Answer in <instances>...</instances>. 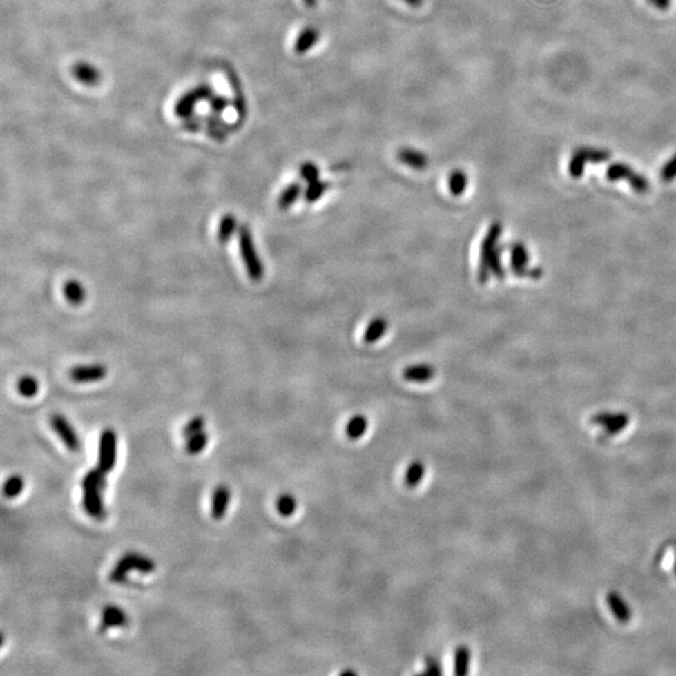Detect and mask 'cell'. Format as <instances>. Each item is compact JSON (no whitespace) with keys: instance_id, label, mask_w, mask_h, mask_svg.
<instances>
[{"instance_id":"obj_20","label":"cell","mask_w":676,"mask_h":676,"mask_svg":"<svg viewBox=\"0 0 676 676\" xmlns=\"http://www.w3.org/2000/svg\"><path fill=\"white\" fill-rule=\"evenodd\" d=\"M387 328H389V322L386 318L376 317L375 320L369 322V326L366 328L365 335H363V341L365 343H369V345L375 343L385 336Z\"/></svg>"},{"instance_id":"obj_42","label":"cell","mask_w":676,"mask_h":676,"mask_svg":"<svg viewBox=\"0 0 676 676\" xmlns=\"http://www.w3.org/2000/svg\"><path fill=\"white\" fill-rule=\"evenodd\" d=\"M670 3H671V0H655L654 6L660 10H666L670 7Z\"/></svg>"},{"instance_id":"obj_32","label":"cell","mask_w":676,"mask_h":676,"mask_svg":"<svg viewBox=\"0 0 676 676\" xmlns=\"http://www.w3.org/2000/svg\"><path fill=\"white\" fill-rule=\"evenodd\" d=\"M24 490V480L19 475L10 476L3 486V494L8 499H15L21 495Z\"/></svg>"},{"instance_id":"obj_25","label":"cell","mask_w":676,"mask_h":676,"mask_svg":"<svg viewBox=\"0 0 676 676\" xmlns=\"http://www.w3.org/2000/svg\"><path fill=\"white\" fill-rule=\"evenodd\" d=\"M367 427H369V421H367V418L365 416H354L347 422L346 435L351 440H358V438H361L362 436L365 435V432L367 431Z\"/></svg>"},{"instance_id":"obj_45","label":"cell","mask_w":676,"mask_h":676,"mask_svg":"<svg viewBox=\"0 0 676 676\" xmlns=\"http://www.w3.org/2000/svg\"><path fill=\"white\" fill-rule=\"evenodd\" d=\"M674 572H675V575H676V549H675V560H674Z\"/></svg>"},{"instance_id":"obj_36","label":"cell","mask_w":676,"mask_h":676,"mask_svg":"<svg viewBox=\"0 0 676 676\" xmlns=\"http://www.w3.org/2000/svg\"><path fill=\"white\" fill-rule=\"evenodd\" d=\"M579 152L583 154V158L586 161L595 162V163H599V162L608 161L610 158L609 152L603 151V149H596V148H579Z\"/></svg>"},{"instance_id":"obj_31","label":"cell","mask_w":676,"mask_h":676,"mask_svg":"<svg viewBox=\"0 0 676 676\" xmlns=\"http://www.w3.org/2000/svg\"><path fill=\"white\" fill-rule=\"evenodd\" d=\"M208 442V435L204 431H201L195 435L188 437L186 442V451L189 455H198L206 449Z\"/></svg>"},{"instance_id":"obj_4","label":"cell","mask_w":676,"mask_h":676,"mask_svg":"<svg viewBox=\"0 0 676 676\" xmlns=\"http://www.w3.org/2000/svg\"><path fill=\"white\" fill-rule=\"evenodd\" d=\"M212 95H213V89L207 83H203V84H200L193 89L188 90L187 93L183 94L175 103V115L178 118L186 119L189 115L193 114L195 104L198 102L208 101Z\"/></svg>"},{"instance_id":"obj_24","label":"cell","mask_w":676,"mask_h":676,"mask_svg":"<svg viewBox=\"0 0 676 676\" xmlns=\"http://www.w3.org/2000/svg\"><path fill=\"white\" fill-rule=\"evenodd\" d=\"M237 218L232 213H227L222 218L217 231V238L221 243H227L237 231Z\"/></svg>"},{"instance_id":"obj_35","label":"cell","mask_w":676,"mask_h":676,"mask_svg":"<svg viewBox=\"0 0 676 676\" xmlns=\"http://www.w3.org/2000/svg\"><path fill=\"white\" fill-rule=\"evenodd\" d=\"M300 177L307 183L320 180V169L313 162H305L300 167Z\"/></svg>"},{"instance_id":"obj_34","label":"cell","mask_w":676,"mask_h":676,"mask_svg":"<svg viewBox=\"0 0 676 676\" xmlns=\"http://www.w3.org/2000/svg\"><path fill=\"white\" fill-rule=\"evenodd\" d=\"M204 425H206V418L203 416H195L186 423V426L182 429V435L188 438V437L203 431Z\"/></svg>"},{"instance_id":"obj_39","label":"cell","mask_w":676,"mask_h":676,"mask_svg":"<svg viewBox=\"0 0 676 676\" xmlns=\"http://www.w3.org/2000/svg\"><path fill=\"white\" fill-rule=\"evenodd\" d=\"M208 103H209V107L212 109V112L217 114L223 113L229 107V101L227 98L223 95H217V94H213L208 99Z\"/></svg>"},{"instance_id":"obj_22","label":"cell","mask_w":676,"mask_h":676,"mask_svg":"<svg viewBox=\"0 0 676 676\" xmlns=\"http://www.w3.org/2000/svg\"><path fill=\"white\" fill-rule=\"evenodd\" d=\"M529 262V253L523 244H514L511 248V267L516 275L523 276L526 272Z\"/></svg>"},{"instance_id":"obj_44","label":"cell","mask_w":676,"mask_h":676,"mask_svg":"<svg viewBox=\"0 0 676 676\" xmlns=\"http://www.w3.org/2000/svg\"><path fill=\"white\" fill-rule=\"evenodd\" d=\"M303 3L306 4V7L315 8L316 4H317V0H303Z\"/></svg>"},{"instance_id":"obj_27","label":"cell","mask_w":676,"mask_h":676,"mask_svg":"<svg viewBox=\"0 0 676 676\" xmlns=\"http://www.w3.org/2000/svg\"><path fill=\"white\" fill-rule=\"evenodd\" d=\"M471 650L466 645L458 646L455 653V674L466 675L469 674Z\"/></svg>"},{"instance_id":"obj_19","label":"cell","mask_w":676,"mask_h":676,"mask_svg":"<svg viewBox=\"0 0 676 676\" xmlns=\"http://www.w3.org/2000/svg\"><path fill=\"white\" fill-rule=\"evenodd\" d=\"M123 557L126 559V561H127L132 571L135 570V571H139L142 574H152L154 570H155V563H154L153 560L149 559L147 556L141 555L138 552L131 551V552L124 554Z\"/></svg>"},{"instance_id":"obj_41","label":"cell","mask_w":676,"mask_h":676,"mask_svg":"<svg viewBox=\"0 0 676 676\" xmlns=\"http://www.w3.org/2000/svg\"><path fill=\"white\" fill-rule=\"evenodd\" d=\"M425 665H426V673L427 674H436V675L442 674L441 664L436 659L435 656H429L426 659V664Z\"/></svg>"},{"instance_id":"obj_33","label":"cell","mask_w":676,"mask_h":676,"mask_svg":"<svg viewBox=\"0 0 676 676\" xmlns=\"http://www.w3.org/2000/svg\"><path fill=\"white\" fill-rule=\"evenodd\" d=\"M276 509L280 515L283 517H289L295 514L297 509V501L295 497L289 494H283L277 499L276 502Z\"/></svg>"},{"instance_id":"obj_43","label":"cell","mask_w":676,"mask_h":676,"mask_svg":"<svg viewBox=\"0 0 676 676\" xmlns=\"http://www.w3.org/2000/svg\"><path fill=\"white\" fill-rule=\"evenodd\" d=\"M402 1H405L409 7L414 8L420 7L422 3H423V0H402Z\"/></svg>"},{"instance_id":"obj_3","label":"cell","mask_w":676,"mask_h":676,"mask_svg":"<svg viewBox=\"0 0 676 676\" xmlns=\"http://www.w3.org/2000/svg\"><path fill=\"white\" fill-rule=\"evenodd\" d=\"M502 233V227L500 223H494L489 228L487 233L485 235L481 243V252H480V264H479V281L481 283H486L489 281L491 271L490 264L497 251V243L500 240Z\"/></svg>"},{"instance_id":"obj_15","label":"cell","mask_w":676,"mask_h":676,"mask_svg":"<svg viewBox=\"0 0 676 676\" xmlns=\"http://www.w3.org/2000/svg\"><path fill=\"white\" fill-rule=\"evenodd\" d=\"M229 501H231V491L226 485H220L213 491L212 505H211V515L215 520L220 521L224 517Z\"/></svg>"},{"instance_id":"obj_14","label":"cell","mask_w":676,"mask_h":676,"mask_svg":"<svg viewBox=\"0 0 676 676\" xmlns=\"http://www.w3.org/2000/svg\"><path fill=\"white\" fill-rule=\"evenodd\" d=\"M606 603L617 621L629 623L632 617V610L630 609L629 603L625 601L623 596L616 591H609L606 595Z\"/></svg>"},{"instance_id":"obj_16","label":"cell","mask_w":676,"mask_h":676,"mask_svg":"<svg viewBox=\"0 0 676 676\" xmlns=\"http://www.w3.org/2000/svg\"><path fill=\"white\" fill-rule=\"evenodd\" d=\"M72 73L77 81H81V84L88 87H93L101 81L99 70L94 67L93 64H89L87 61L75 63Z\"/></svg>"},{"instance_id":"obj_9","label":"cell","mask_w":676,"mask_h":676,"mask_svg":"<svg viewBox=\"0 0 676 676\" xmlns=\"http://www.w3.org/2000/svg\"><path fill=\"white\" fill-rule=\"evenodd\" d=\"M226 74H227L228 81H229L231 88L233 90V94H235L233 106H235V112H237V115H238V119L235 122V126H237V128H240L242 127V123L246 121V118H247V101H246L244 90H243V87H242V81L240 79V77H238V74L235 73L232 68H227L226 69Z\"/></svg>"},{"instance_id":"obj_38","label":"cell","mask_w":676,"mask_h":676,"mask_svg":"<svg viewBox=\"0 0 676 676\" xmlns=\"http://www.w3.org/2000/svg\"><path fill=\"white\" fill-rule=\"evenodd\" d=\"M203 126H206V118H202L201 115L193 113L184 119V123L182 124V128L184 131H187V132L197 133V132L201 131Z\"/></svg>"},{"instance_id":"obj_28","label":"cell","mask_w":676,"mask_h":676,"mask_svg":"<svg viewBox=\"0 0 676 676\" xmlns=\"http://www.w3.org/2000/svg\"><path fill=\"white\" fill-rule=\"evenodd\" d=\"M425 465L421 461H414L409 463L406 475H405V483L409 487H416L420 482L423 480L425 476Z\"/></svg>"},{"instance_id":"obj_29","label":"cell","mask_w":676,"mask_h":676,"mask_svg":"<svg viewBox=\"0 0 676 676\" xmlns=\"http://www.w3.org/2000/svg\"><path fill=\"white\" fill-rule=\"evenodd\" d=\"M17 391L23 397L30 398V397H34L38 394L39 383L37 381V378H34L33 376H23L17 382Z\"/></svg>"},{"instance_id":"obj_12","label":"cell","mask_w":676,"mask_h":676,"mask_svg":"<svg viewBox=\"0 0 676 676\" xmlns=\"http://www.w3.org/2000/svg\"><path fill=\"white\" fill-rule=\"evenodd\" d=\"M127 625V614L119 608L109 605L102 611L101 625H99V632L102 634L110 628H126Z\"/></svg>"},{"instance_id":"obj_10","label":"cell","mask_w":676,"mask_h":676,"mask_svg":"<svg viewBox=\"0 0 676 676\" xmlns=\"http://www.w3.org/2000/svg\"><path fill=\"white\" fill-rule=\"evenodd\" d=\"M108 369L104 365L94 363V365H81L75 366L69 371V378L75 383H88V382L101 381L106 378Z\"/></svg>"},{"instance_id":"obj_37","label":"cell","mask_w":676,"mask_h":676,"mask_svg":"<svg viewBox=\"0 0 676 676\" xmlns=\"http://www.w3.org/2000/svg\"><path fill=\"white\" fill-rule=\"evenodd\" d=\"M585 163H586V160L583 158V154L579 152V149L576 151L571 161L569 163V172L570 175L575 178H579L581 177L583 173V168H585Z\"/></svg>"},{"instance_id":"obj_7","label":"cell","mask_w":676,"mask_h":676,"mask_svg":"<svg viewBox=\"0 0 676 676\" xmlns=\"http://www.w3.org/2000/svg\"><path fill=\"white\" fill-rule=\"evenodd\" d=\"M591 422L601 427L606 435L615 436L628 427L630 417L624 412H601L594 416Z\"/></svg>"},{"instance_id":"obj_2","label":"cell","mask_w":676,"mask_h":676,"mask_svg":"<svg viewBox=\"0 0 676 676\" xmlns=\"http://www.w3.org/2000/svg\"><path fill=\"white\" fill-rule=\"evenodd\" d=\"M238 243H240V252H241L242 260L244 263V267L247 271L248 277L252 281H261L264 276V266L260 255L255 249V241L251 228L247 224H242L238 229Z\"/></svg>"},{"instance_id":"obj_21","label":"cell","mask_w":676,"mask_h":676,"mask_svg":"<svg viewBox=\"0 0 676 676\" xmlns=\"http://www.w3.org/2000/svg\"><path fill=\"white\" fill-rule=\"evenodd\" d=\"M63 293H64L66 300L69 303H72L73 306H79L86 301V297H87L86 288L83 287L81 282L77 281V280H69V281L66 282L64 287H63Z\"/></svg>"},{"instance_id":"obj_13","label":"cell","mask_w":676,"mask_h":676,"mask_svg":"<svg viewBox=\"0 0 676 676\" xmlns=\"http://www.w3.org/2000/svg\"><path fill=\"white\" fill-rule=\"evenodd\" d=\"M397 160L405 166L412 168L415 171H423L429 167V160L427 154L423 153L415 148H401L397 152Z\"/></svg>"},{"instance_id":"obj_17","label":"cell","mask_w":676,"mask_h":676,"mask_svg":"<svg viewBox=\"0 0 676 676\" xmlns=\"http://www.w3.org/2000/svg\"><path fill=\"white\" fill-rule=\"evenodd\" d=\"M436 369L427 363H418L414 366H409L403 371V378L406 381L415 382V383H425L429 382L435 377Z\"/></svg>"},{"instance_id":"obj_11","label":"cell","mask_w":676,"mask_h":676,"mask_svg":"<svg viewBox=\"0 0 676 676\" xmlns=\"http://www.w3.org/2000/svg\"><path fill=\"white\" fill-rule=\"evenodd\" d=\"M237 129L238 128L235 126V123L231 124V123L223 121L221 114L212 112V114L206 117V132H207L208 137H211L215 141H224L227 138L228 133L235 132Z\"/></svg>"},{"instance_id":"obj_5","label":"cell","mask_w":676,"mask_h":676,"mask_svg":"<svg viewBox=\"0 0 676 676\" xmlns=\"http://www.w3.org/2000/svg\"><path fill=\"white\" fill-rule=\"evenodd\" d=\"M117 461V434L113 429H104L99 436L98 469L109 474Z\"/></svg>"},{"instance_id":"obj_8","label":"cell","mask_w":676,"mask_h":676,"mask_svg":"<svg viewBox=\"0 0 676 676\" xmlns=\"http://www.w3.org/2000/svg\"><path fill=\"white\" fill-rule=\"evenodd\" d=\"M606 175L611 181L628 180L631 183V187L634 188L636 192H645L649 188V183L646 181V178H644L643 175H637L628 164L624 163H615L610 166Z\"/></svg>"},{"instance_id":"obj_23","label":"cell","mask_w":676,"mask_h":676,"mask_svg":"<svg viewBox=\"0 0 676 676\" xmlns=\"http://www.w3.org/2000/svg\"><path fill=\"white\" fill-rule=\"evenodd\" d=\"M302 193V186L300 183H291L288 184L287 187L283 189L278 200H277V206L282 211H286L288 208L292 207L295 204L296 201L301 197Z\"/></svg>"},{"instance_id":"obj_6","label":"cell","mask_w":676,"mask_h":676,"mask_svg":"<svg viewBox=\"0 0 676 676\" xmlns=\"http://www.w3.org/2000/svg\"><path fill=\"white\" fill-rule=\"evenodd\" d=\"M49 423H50V427L53 429L54 432L58 435V437L61 438L69 451L75 452V451L81 449L79 437L77 435L73 426L69 423L64 416L61 415V414H54V415L50 416Z\"/></svg>"},{"instance_id":"obj_46","label":"cell","mask_w":676,"mask_h":676,"mask_svg":"<svg viewBox=\"0 0 676 676\" xmlns=\"http://www.w3.org/2000/svg\"><path fill=\"white\" fill-rule=\"evenodd\" d=\"M648 1H649V3H653V4L655 3V0H648Z\"/></svg>"},{"instance_id":"obj_26","label":"cell","mask_w":676,"mask_h":676,"mask_svg":"<svg viewBox=\"0 0 676 676\" xmlns=\"http://www.w3.org/2000/svg\"><path fill=\"white\" fill-rule=\"evenodd\" d=\"M469 184L467 175L462 169H455L449 175V189L452 195L460 197Z\"/></svg>"},{"instance_id":"obj_40","label":"cell","mask_w":676,"mask_h":676,"mask_svg":"<svg viewBox=\"0 0 676 676\" xmlns=\"http://www.w3.org/2000/svg\"><path fill=\"white\" fill-rule=\"evenodd\" d=\"M676 177V154L670 160L661 171V178L664 181H673Z\"/></svg>"},{"instance_id":"obj_1","label":"cell","mask_w":676,"mask_h":676,"mask_svg":"<svg viewBox=\"0 0 676 676\" xmlns=\"http://www.w3.org/2000/svg\"><path fill=\"white\" fill-rule=\"evenodd\" d=\"M106 472L101 469L88 471L81 479V486L83 490V509L94 520H104L106 509L103 503V491L107 487Z\"/></svg>"},{"instance_id":"obj_30","label":"cell","mask_w":676,"mask_h":676,"mask_svg":"<svg viewBox=\"0 0 676 676\" xmlns=\"http://www.w3.org/2000/svg\"><path fill=\"white\" fill-rule=\"evenodd\" d=\"M328 188H329V183L320 181V180L312 182V183H308L307 188L305 191V200L308 203H315L320 198H322V195L326 193Z\"/></svg>"},{"instance_id":"obj_18","label":"cell","mask_w":676,"mask_h":676,"mask_svg":"<svg viewBox=\"0 0 676 676\" xmlns=\"http://www.w3.org/2000/svg\"><path fill=\"white\" fill-rule=\"evenodd\" d=\"M320 39V32L315 27L305 28L302 30L295 44V52L297 54L307 53L315 47L316 43Z\"/></svg>"}]
</instances>
